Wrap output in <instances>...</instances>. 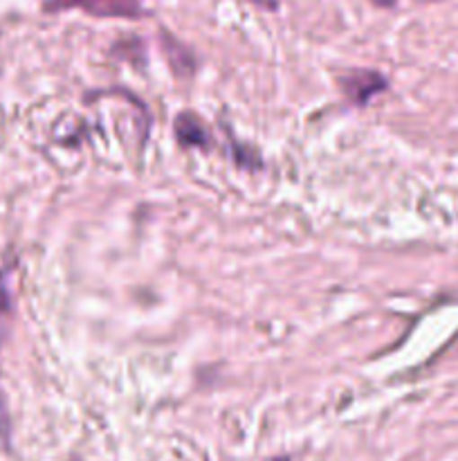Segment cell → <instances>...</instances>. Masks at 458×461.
Segmentation results:
<instances>
[{"mask_svg":"<svg viewBox=\"0 0 458 461\" xmlns=\"http://www.w3.org/2000/svg\"><path fill=\"white\" fill-rule=\"evenodd\" d=\"M45 10H81L90 16H101V19H139L144 16V7L139 0H48Z\"/></svg>","mask_w":458,"mask_h":461,"instance_id":"1","label":"cell"},{"mask_svg":"<svg viewBox=\"0 0 458 461\" xmlns=\"http://www.w3.org/2000/svg\"><path fill=\"white\" fill-rule=\"evenodd\" d=\"M341 91L346 93V97L353 104L364 106L373 97L386 91V79L380 73H373V70H353L346 77H341Z\"/></svg>","mask_w":458,"mask_h":461,"instance_id":"2","label":"cell"},{"mask_svg":"<svg viewBox=\"0 0 458 461\" xmlns=\"http://www.w3.org/2000/svg\"><path fill=\"white\" fill-rule=\"evenodd\" d=\"M175 136L182 146H198V149H205L211 145V133L207 131L205 124L191 113H182L175 120Z\"/></svg>","mask_w":458,"mask_h":461,"instance_id":"3","label":"cell"},{"mask_svg":"<svg viewBox=\"0 0 458 461\" xmlns=\"http://www.w3.org/2000/svg\"><path fill=\"white\" fill-rule=\"evenodd\" d=\"M371 3H375L377 7H395V5H398V0H371ZM420 3H434V0H420Z\"/></svg>","mask_w":458,"mask_h":461,"instance_id":"4","label":"cell"}]
</instances>
